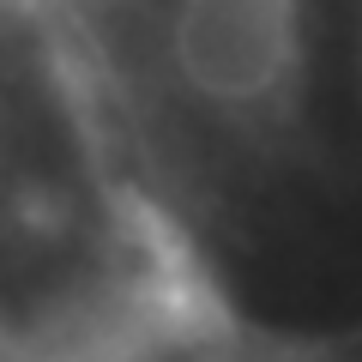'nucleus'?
Instances as JSON below:
<instances>
[{"label":"nucleus","instance_id":"obj_1","mask_svg":"<svg viewBox=\"0 0 362 362\" xmlns=\"http://www.w3.org/2000/svg\"><path fill=\"white\" fill-rule=\"evenodd\" d=\"M127 194L211 326L362 362V0H85Z\"/></svg>","mask_w":362,"mask_h":362}]
</instances>
